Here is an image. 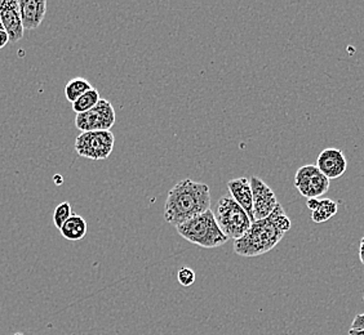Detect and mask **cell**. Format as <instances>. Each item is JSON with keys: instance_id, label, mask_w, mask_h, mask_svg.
<instances>
[{"instance_id": "cell-1", "label": "cell", "mask_w": 364, "mask_h": 335, "mask_svg": "<svg viewBox=\"0 0 364 335\" xmlns=\"http://www.w3.org/2000/svg\"><path fill=\"white\" fill-rule=\"evenodd\" d=\"M210 186L186 178L176 183L169 191L164 207V219L167 224L177 227L210 210Z\"/></svg>"}, {"instance_id": "cell-2", "label": "cell", "mask_w": 364, "mask_h": 335, "mask_svg": "<svg viewBox=\"0 0 364 335\" xmlns=\"http://www.w3.org/2000/svg\"><path fill=\"white\" fill-rule=\"evenodd\" d=\"M284 235L267 216L253 222L250 230L234 243V251L245 258L259 257L274 249Z\"/></svg>"}, {"instance_id": "cell-3", "label": "cell", "mask_w": 364, "mask_h": 335, "mask_svg": "<svg viewBox=\"0 0 364 335\" xmlns=\"http://www.w3.org/2000/svg\"><path fill=\"white\" fill-rule=\"evenodd\" d=\"M176 229L178 235L185 240L205 249L218 248L229 241V238L220 229L215 213L210 209L183 222Z\"/></svg>"}, {"instance_id": "cell-4", "label": "cell", "mask_w": 364, "mask_h": 335, "mask_svg": "<svg viewBox=\"0 0 364 335\" xmlns=\"http://www.w3.org/2000/svg\"><path fill=\"white\" fill-rule=\"evenodd\" d=\"M216 219L225 235L232 240H239L245 235L252 221L245 210L234 202L231 196H223L216 205Z\"/></svg>"}, {"instance_id": "cell-5", "label": "cell", "mask_w": 364, "mask_h": 335, "mask_svg": "<svg viewBox=\"0 0 364 335\" xmlns=\"http://www.w3.org/2000/svg\"><path fill=\"white\" fill-rule=\"evenodd\" d=\"M115 137L112 131L85 132L75 140V151L79 156L91 160H105L114 150Z\"/></svg>"}, {"instance_id": "cell-6", "label": "cell", "mask_w": 364, "mask_h": 335, "mask_svg": "<svg viewBox=\"0 0 364 335\" xmlns=\"http://www.w3.org/2000/svg\"><path fill=\"white\" fill-rule=\"evenodd\" d=\"M115 110L112 104L101 98L97 105L90 111L77 114L75 118V126L82 133L100 132V131H110L115 124Z\"/></svg>"}, {"instance_id": "cell-7", "label": "cell", "mask_w": 364, "mask_h": 335, "mask_svg": "<svg viewBox=\"0 0 364 335\" xmlns=\"http://www.w3.org/2000/svg\"><path fill=\"white\" fill-rule=\"evenodd\" d=\"M294 187L306 199L327 194L329 190V180L316 168V164L302 165L294 175Z\"/></svg>"}, {"instance_id": "cell-8", "label": "cell", "mask_w": 364, "mask_h": 335, "mask_svg": "<svg viewBox=\"0 0 364 335\" xmlns=\"http://www.w3.org/2000/svg\"><path fill=\"white\" fill-rule=\"evenodd\" d=\"M250 183H251V189H252L255 221L267 219V216L273 213L275 207L278 205L275 194H274L273 190L270 189L267 183L257 175H252Z\"/></svg>"}, {"instance_id": "cell-9", "label": "cell", "mask_w": 364, "mask_h": 335, "mask_svg": "<svg viewBox=\"0 0 364 335\" xmlns=\"http://www.w3.org/2000/svg\"><path fill=\"white\" fill-rule=\"evenodd\" d=\"M0 21L7 33L9 42L17 43L23 38L18 0H0Z\"/></svg>"}, {"instance_id": "cell-10", "label": "cell", "mask_w": 364, "mask_h": 335, "mask_svg": "<svg viewBox=\"0 0 364 335\" xmlns=\"http://www.w3.org/2000/svg\"><path fill=\"white\" fill-rule=\"evenodd\" d=\"M316 165L331 181L343 175L348 169V160L341 150L329 147L319 154Z\"/></svg>"}, {"instance_id": "cell-11", "label": "cell", "mask_w": 364, "mask_h": 335, "mask_svg": "<svg viewBox=\"0 0 364 335\" xmlns=\"http://www.w3.org/2000/svg\"><path fill=\"white\" fill-rule=\"evenodd\" d=\"M228 189H229V192H230L231 197L234 199V202L245 210V213L251 218L252 224L256 222L255 212H253L252 189H251L250 180L245 177L234 178L228 182Z\"/></svg>"}, {"instance_id": "cell-12", "label": "cell", "mask_w": 364, "mask_h": 335, "mask_svg": "<svg viewBox=\"0 0 364 335\" xmlns=\"http://www.w3.org/2000/svg\"><path fill=\"white\" fill-rule=\"evenodd\" d=\"M23 30H36L41 26L46 13V0H18Z\"/></svg>"}, {"instance_id": "cell-13", "label": "cell", "mask_w": 364, "mask_h": 335, "mask_svg": "<svg viewBox=\"0 0 364 335\" xmlns=\"http://www.w3.org/2000/svg\"><path fill=\"white\" fill-rule=\"evenodd\" d=\"M63 238L70 241H79L85 238L88 232V224L85 218L79 214H71L70 218L60 229Z\"/></svg>"}, {"instance_id": "cell-14", "label": "cell", "mask_w": 364, "mask_h": 335, "mask_svg": "<svg viewBox=\"0 0 364 335\" xmlns=\"http://www.w3.org/2000/svg\"><path fill=\"white\" fill-rule=\"evenodd\" d=\"M92 88L93 87H92L91 83L85 77L71 79L70 82L66 84V87H65V97L69 102L74 104L77 98L82 97L85 93L91 91Z\"/></svg>"}, {"instance_id": "cell-15", "label": "cell", "mask_w": 364, "mask_h": 335, "mask_svg": "<svg viewBox=\"0 0 364 335\" xmlns=\"http://www.w3.org/2000/svg\"><path fill=\"white\" fill-rule=\"evenodd\" d=\"M338 210L337 203H335L333 200L331 199H322L318 209L314 210L311 213V219L313 222L316 224H323V222H327L332 216H335Z\"/></svg>"}, {"instance_id": "cell-16", "label": "cell", "mask_w": 364, "mask_h": 335, "mask_svg": "<svg viewBox=\"0 0 364 335\" xmlns=\"http://www.w3.org/2000/svg\"><path fill=\"white\" fill-rule=\"evenodd\" d=\"M100 93L97 89L92 88L91 91L87 92L80 98H77V101L73 104V110L77 114H83V112L90 111L95 106L100 102Z\"/></svg>"}, {"instance_id": "cell-17", "label": "cell", "mask_w": 364, "mask_h": 335, "mask_svg": "<svg viewBox=\"0 0 364 335\" xmlns=\"http://www.w3.org/2000/svg\"><path fill=\"white\" fill-rule=\"evenodd\" d=\"M269 218H270V221H272L280 231H283L284 234L291 230V227H292L291 219H289L287 214L284 213V210H283L279 203L275 207V209L273 210V213L269 216Z\"/></svg>"}, {"instance_id": "cell-18", "label": "cell", "mask_w": 364, "mask_h": 335, "mask_svg": "<svg viewBox=\"0 0 364 335\" xmlns=\"http://www.w3.org/2000/svg\"><path fill=\"white\" fill-rule=\"evenodd\" d=\"M73 212H71L70 203L63 202V203L58 204L53 213V224L56 226L57 229L60 230L63 227V224L70 218Z\"/></svg>"}, {"instance_id": "cell-19", "label": "cell", "mask_w": 364, "mask_h": 335, "mask_svg": "<svg viewBox=\"0 0 364 335\" xmlns=\"http://www.w3.org/2000/svg\"><path fill=\"white\" fill-rule=\"evenodd\" d=\"M177 280L182 287H191L196 282V273L189 267H182L177 273Z\"/></svg>"}, {"instance_id": "cell-20", "label": "cell", "mask_w": 364, "mask_h": 335, "mask_svg": "<svg viewBox=\"0 0 364 335\" xmlns=\"http://www.w3.org/2000/svg\"><path fill=\"white\" fill-rule=\"evenodd\" d=\"M350 329H363L364 330V314H357L354 317Z\"/></svg>"}, {"instance_id": "cell-21", "label": "cell", "mask_w": 364, "mask_h": 335, "mask_svg": "<svg viewBox=\"0 0 364 335\" xmlns=\"http://www.w3.org/2000/svg\"><path fill=\"white\" fill-rule=\"evenodd\" d=\"M319 203H321V200H319V199H316V197H311V199H308V202H306V207H308L309 209L311 210V212H314V210L318 209Z\"/></svg>"}, {"instance_id": "cell-22", "label": "cell", "mask_w": 364, "mask_h": 335, "mask_svg": "<svg viewBox=\"0 0 364 335\" xmlns=\"http://www.w3.org/2000/svg\"><path fill=\"white\" fill-rule=\"evenodd\" d=\"M8 42H9V38H8L7 33L4 30H0V49L4 48Z\"/></svg>"}, {"instance_id": "cell-23", "label": "cell", "mask_w": 364, "mask_h": 335, "mask_svg": "<svg viewBox=\"0 0 364 335\" xmlns=\"http://www.w3.org/2000/svg\"><path fill=\"white\" fill-rule=\"evenodd\" d=\"M359 259L364 265V238L360 240V245H359Z\"/></svg>"}, {"instance_id": "cell-24", "label": "cell", "mask_w": 364, "mask_h": 335, "mask_svg": "<svg viewBox=\"0 0 364 335\" xmlns=\"http://www.w3.org/2000/svg\"><path fill=\"white\" fill-rule=\"evenodd\" d=\"M349 335H364L363 329H350Z\"/></svg>"}, {"instance_id": "cell-25", "label": "cell", "mask_w": 364, "mask_h": 335, "mask_svg": "<svg viewBox=\"0 0 364 335\" xmlns=\"http://www.w3.org/2000/svg\"><path fill=\"white\" fill-rule=\"evenodd\" d=\"M0 30H4V28H3V25H1V21H0Z\"/></svg>"}, {"instance_id": "cell-26", "label": "cell", "mask_w": 364, "mask_h": 335, "mask_svg": "<svg viewBox=\"0 0 364 335\" xmlns=\"http://www.w3.org/2000/svg\"><path fill=\"white\" fill-rule=\"evenodd\" d=\"M14 335H23V334H21V333H17V334H14Z\"/></svg>"}, {"instance_id": "cell-27", "label": "cell", "mask_w": 364, "mask_h": 335, "mask_svg": "<svg viewBox=\"0 0 364 335\" xmlns=\"http://www.w3.org/2000/svg\"><path fill=\"white\" fill-rule=\"evenodd\" d=\"M363 298H364V294H363Z\"/></svg>"}]
</instances>
